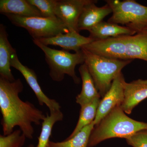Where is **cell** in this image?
<instances>
[{"label":"cell","instance_id":"obj_1","mask_svg":"<svg viewBox=\"0 0 147 147\" xmlns=\"http://www.w3.org/2000/svg\"><path fill=\"white\" fill-rule=\"evenodd\" d=\"M24 89L20 79L10 82L0 76V110L2 115L1 124L3 135L12 133L19 127L27 138H33L34 130L32 124H42L46 115L29 101H24L19 96Z\"/></svg>","mask_w":147,"mask_h":147},{"label":"cell","instance_id":"obj_2","mask_svg":"<svg viewBox=\"0 0 147 147\" xmlns=\"http://www.w3.org/2000/svg\"><path fill=\"white\" fill-rule=\"evenodd\" d=\"M147 130V123L130 118L120 106L113 109L94 126L88 147H93L113 138L126 139L135 133Z\"/></svg>","mask_w":147,"mask_h":147},{"label":"cell","instance_id":"obj_3","mask_svg":"<svg viewBox=\"0 0 147 147\" xmlns=\"http://www.w3.org/2000/svg\"><path fill=\"white\" fill-rule=\"evenodd\" d=\"M85 61L101 97L110 90L114 79L122 69L131 63V60L110 59L94 54L82 48Z\"/></svg>","mask_w":147,"mask_h":147},{"label":"cell","instance_id":"obj_4","mask_svg":"<svg viewBox=\"0 0 147 147\" xmlns=\"http://www.w3.org/2000/svg\"><path fill=\"white\" fill-rule=\"evenodd\" d=\"M33 41L45 54V60L50 69L49 75L53 81L62 82L66 74L72 78L75 84L80 83V79L76 76L75 68L77 65L84 63L85 58L82 50L72 54L64 50L52 49L37 40L33 39Z\"/></svg>","mask_w":147,"mask_h":147},{"label":"cell","instance_id":"obj_5","mask_svg":"<svg viewBox=\"0 0 147 147\" xmlns=\"http://www.w3.org/2000/svg\"><path fill=\"white\" fill-rule=\"evenodd\" d=\"M112 9L108 22L121 25L136 33L147 30V7L134 0H106Z\"/></svg>","mask_w":147,"mask_h":147},{"label":"cell","instance_id":"obj_6","mask_svg":"<svg viewBox=\"0 0 147 147\" xmlns=\"http://www.w3.org/2000/svg\"><path fill=\"white\" fill-rule=\"evenodd\" d=\"M5 15L14 26L26 29L33 39L48 38L69 32L64 24L57 18Z\"/></svg>","mask_w":147,"mask_h":147},{"label":"cell","instance_id":"obj_7","mask_svg":"<svg viewBox=\"0 0 147 147\" xmlns=\"http://www.w3.org/2000/svg\"><path fill=\"white\" fill-rule=\"evenodd\" d=\"M11 66L20 71L24 76L27 83L33 91L40 105L42 106L45 104L50 110V113L61 110L59 103L55 99L48 97L42 92L38 82L37 76L35 71L24 65L19 60L15 49L11 57Z\"/></svg>","mask_w":147,"mask_h":147},{"label":"cell","instance_id":"obj_8","mask_svg":"<svg viewBox=\"0 0 147 147\" xmlns=\"http://www.w3.org/2000/svg\"><path fill=\"white\" fill-rule=\"evenodd\" d=\"M126 36L95 40L82 48L91 53L110 59L126 60Z\"/></svg>","mask_w":147,"mask_h":147},{"label":"cell","instance_id":"obj_9","mask_svg":"<svg viewBox=\"0 0 147 147\" xmlns=\"http://www.w3.org/2000/svg\"><path fill=\"white\" fill-rule=\"evenodd\" d=\"M125 82L121 72L114 79L110 90L100 100L96 117L94 121L95 126L97 125L105 116L117 106L121 105L124 100V84Z\"/></svg>","mask_w":147,"mask_h":147},{"label":"cell","instance_id":"obj_10","mask_svg":"<svg viewBox=\"0 0 147 147\" xmlns=\"http://www.w3.org/2000/svg\"><path fill=\"white\" fill-rule=\"evenodd\" d=\"M92 0H60L57 1L55 14L69 32L79 33L78 21L84 7Z\"/></svg>","mask_w":147,"mask_h":147},{"label":"cell","instance_id":"obj_11","mask_svg":"<svg viewBox=\"0 0 147 147\" xmlns=\"http://www.w3.org/2000/svg\"><path fill=\"white\" fill-rule=\"evenodd\" d=\"M45 45L59 46L67 50H73L75 53L79 52L82 47L95 40L89 37H86L76 32H69L61 33L52 37L36 39Z\"/></svg>","mask_w":147,"mask_h":147},{"label":"cell","instance_id":"obj_12","mask_svg":"<svg viewBox=\"0 0 147 147\" xmlns=\"http://www.w3.org/2000/svg\"><path fill=\"white\" fill-rule=\"evenodd\" d=\"M124 100L120 107L125 113L130 114L132 110L147 98V80L138 79L124 84Z\"/></svg>","mask_w":147,"mask_h":147},{"label":"cell","instance_id":"obj_13","mask_svg":"<svg viewBox=\"0 0 147 147\" xmlns=\"http://www.w3.org/2000/svg\"><path fill=\"white\" fill-rule=\"evenodd\" d=\"M97 2L96 0H92L84 7L78 21V28L79 32L83 30H89L113 12L112 9L108 4L98 7L95 4Z\"/></svg>","mask_w":147,"mask_h":147},{"label":"cell","instance_id":"obj_14","mask_svg":"<svg viewBox=\"0 0 147 147\" xmlns=\"http://www.w3.org/2000/svg\"><path fill=\"white\" fill-rule=\"evenodd\" d=\"M79 71L82 80V90L80 93L76 96V103L82 107L96 98H100L101 96L96 87L86 65L85 63L81 65Z\"/></svg>","mask_w":147,"mask_h":147},{"label":"cell","instance_id":"obj_15","mask_svg":"<svg viewBox=\"0 0 147 147\" xmlns=\"http://www.w3.org/2000/svg\"><path fill=\"white\" fill-rule=\"evenodd\" d=\"M89 37L95 40L107 39L123 35H134L136 32L127 27L118 24L101 21L88 31Z\"/></svg>","mask_w":147,"mask_h":147},{"label":"cell","instance_id":"obj_16","mask_svg":"<svg viewBox=\"0 0 147 147\" xmlns=\"http://www.w3.org/2000/svg\"><path fill=\"white\" fill-rule=\"evenodd\" d=\"M14 49L9 41L5 26L0 24V75L10 82L15 80L10 69L11 57Z\"/></svg>","mask_w":147,"mask_h":147},{"label":"cell","instance_id":"obj_17","mask_svg":"<svg viewBox=\"0 0 147 147\" xmlns=\"http://www.w3.org/2000/svg\"><path fill=\"white\" fill-rule=\"evenodd\" d=\"M126 60L139 59L147 62V30L126 36Z\"/></svg>","mask_w":147,"mask_h":147},{"label":"cell","instance_id":"obj_18","mask_svg":"<svg viewBox=\"0 0 147 147\" xmlns=\"http://www.w3.org/2000/svg\"><path fill=\"white\" fill-rule=\"evenodd\" d=\"M0 12L2 14H13L25 17H43L36 7L28 0H1Z\"/></svg>","mask_w":147,"mask_h":147},{"label":"cell","instance_id":"obj_19","mask_svg":"<svg viewBox=\"0 0 147 147\" xmlns=\"http://www.w3.org/2000/svg\"><path fill=\"white\" fill-rule=\"evenodd\" d=\"M94 126L93 121L72 138L63 142H55L50 140L47 147H88L90 136Z\"/></svg>","mask_w":147,"mask_h":147},{"label":"cell","instance_id":"obj_20","mask_svg":"<svg viewBox=\"0 0 147 147\" xmlns=\"http://www.w3.org/2000/svg\"><path fill=\"white\" fill-rule=\"evenodd\" d=\"M50 115L46 114V117L41 124V132L38 137V142L36 146L30 144L28 147H47L50 141L52 130L54 125L58 121H63L64 115L61 110L50 113Z\"/></svg>","mask_w":147,"mask_h":147},{"label":"cell","instance_id":"obj_21","mask_svg":"<svg viewBox=\"0 0 147 147\" xmlns=\"http://www.w3.org/2000/svg\"><path fill=\"white\" fill-rule=\"evenodd\" d=\"M99 98L95 99L89 104L81 107L79 120L75 128L67 139H70L79 131L94 121L100 102Z\"/></svg>","mask_w":147,"mask_h":147},{"label":"cell","instance_id":"obj_22","mask_svg":"<svg viewBox=\"0 0 147 147\" xmlns=\"http://www.w3.org/2000/svg\"><path fill=\"white\" fill-rule=\"evenodd\" d=\"M20 129L14 130L8 135H0V147H22L26 139Z\"/></svg>","mask_w":147,"mask_h":147},{"label":"cell","instance_id":"obj_23","mask_svg":"<svg viewBox=\"0 0 147 147\" xmlns=\"http://www.w3.org/2000/svg\"><path fill=\"white\" fill-rule=\"evenodd\" d=\"M57 0H28L30 4L36 7L42 16L47 18H57L55 9Z\"/></svg>","mask_w":147,"mask_h":147},{"label":"cell","instance_id":"obj_24","mask_svg":"<svg viewBox=\"0 0 147 147\" xmlns=\"http://www.w3.org/2000/svg\"><path fill=\"white\" fill-rule=\"evenodd\" d=\"M125 139L132 147H147V130L139 131Z\"/></svg>","mask_w":147,"mask_h":147}]
</instances>
